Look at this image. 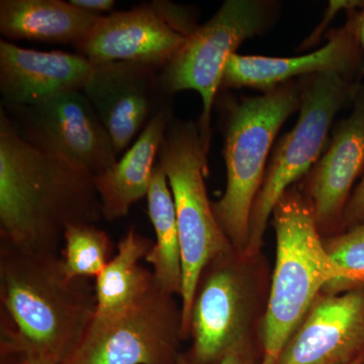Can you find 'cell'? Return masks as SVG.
I'll list each match as a JSON object with an SVG mask.
<instances>
[{
  "label": "cell",
  "mask_w": 364,
  "mask_h": 364,
  "mask_svg": "<svg viewBox=\"0 0 364 364\" xmlns=\"http://www.w3.org/2000/svg\"><path fill=\"white\" fill-rule=\"evenodd\" d=\"M93 176L26 142L0 109V243L59 254L68 227L102 219Z\"/></svg>",
  "instance_id": "1"
},
{
  "label": "cell",
  "mask_w": 364,
  "mask_h": 364,
  "mask_svg": "<svg viewBox=\"0 0 364 364\" xmlns=\"http://www.w3.org/2000/svg\"><path fill=\"white\" fill-rule=\"evenodd\" d=\"M0 348L66 364L97 309L88 279H69L59 254L0 243Z\"/></svg>",
  "instance_id": "2"
},
{
  "label": "cell",
  "mask_w": 364,
  "mask_h": 364,
  "mask_svg": "<svg viewBox=\"0 0 364 364\" xmlns=\"http://www.w3.org/2000/svg\"><path fill=\"white\" fill-rule=\"evenodd\" d=\"M272 219L277 255L261 322L260 364L277 363L287 341L328 284L349 287L364 282L330 257L312 205L296 184L277 203Z\"/></svg>",
  "instance_id": "3"
},
{
  "label": "cell",
  "mask_w": 364,
  "mask_h": 364,
  "mask_svg": "<svg viewBox=\"0 0 364 364\" xmlns=\"http://www.w3.org/2000/svg\"><path fill=\"white\" fill-rule=\"evenodd\" d=\"M219 97V95H218ZM301 80H291L257 97L220 93L227 186L212 202L215 219L241 256L249 241L250 218L259 193L273 144L287 119L301 107Z\"/></svg>",
  "instance_id": "4"
},
{
  "label": "cell",
  "mask_w": 364,
  "mask_h": 364,
  "mask_svg": "<svg viewBox=\"0 0 364 364\" xmlns=\"http://www.w3.org/2000/svg\"><path fill=\"white\" fill-rule=\"evenodd\" d=\"M208 151L198 124L172 117L157 162L168 181L181 240L182 337L189 338V316L203 268L221 254L234 250L215 219L205 177Z\"/></svg>",
  "instance_id": "5"
},
{
  "label": "cell",
  "mask_w": 364,
  "mask_h": 364,
  "mask_svg": "<svg viewBox=\"0 0 364 364\" xmlns=\"http://www.w3.org/2000/svg\"><path fill=\"white\" fill-rule=\"evenodd\" d=\"M299 80L298 122L282 136L268 161L251 213L247 248L242 256L247 260L257 259L275 205L318 161L329 143L335 117L349 102H353L359 87L355 80L337 74H318Z\"/></svg>",
  "instance_id": "6"
},
{
  "label": "cell",
  "mask_w": 364,
  "mask_h": 364,
  "mask_svg": "<svg viewBox=\"0 0 364 364\" xmlns=\"http://www.w3.org/2000/svg\"><path fill=\"white\" fill-rule=\"evenodd\" d=\"M280 14L282 4L274 0H226L160 70V86L165 95L174 97L179 91L189 90L200 93L203 112L196 124L208 151L212 112L228 59L245 41L272 30Z\"/></svg>",
  "instance_id": "7"
},
{
  "label": "cell",
  "mask_w": 364,
  "mask_h": 364,
  "mask_svg": "<svg viewBox=\"0 0 364 364\" xmlns=\"http://www.w3.org/2000/svg\"><path fill=\"white\" fill-rule=\"evenodd\" d=\"M255 261L232 250L203 268L189 316L193 344L183 355L186 363L219 364L232 349L249 341L258 296Z\"/></svg>",
  "instance_id": "8"
},
{
  "label": "cell",
  "mask_w": 364,
  "mask_h": 364,
  "mask_svg": "<svg viewBox=\"0 0 364 364\" xmlns=\"http://www.w3.org/2000/svg\"><path fill=\"white\" fill-rule=\"evenodd\" d=\"M198 7L167 0L102 16L75 46L92 64L140 62L162 69L200 26Z\"/></svg>",
  "instance_id": "9"
},
{
  "label": "cell",
  "mask_w": 364,
  "mask_h": 364,
  "mask_svg": "<svg viewBox=\"0 0 364 364\" xmlns=\"http://www.w3.org/2000/svg\"><path fill=\"white\" fill-rule=\"evenodd\" d=\"M181 308L156 286L126 312L91 324L66 364H182Z\"/></svg>",
  "instance_id": "10"
},
{
  "label": "cell",
  "mask_w": 364,
  "mask_h": 364,
  "mask_svg": "<svg viewBox=\"0 0 364 364\" xmlns=\"http://www.w3.org/2000/svg\"><path fill=\"white\" fill-rule=\"evenodd\" d=\"M4 111L26 142L92 176L117 162L111 136L82 91Z\"/></svg>",
  "instance_id": "11"
},
{
  "label": "cell",
  "mask_w": 364,
  "mask_h": 364,
  "mask_svg": "<svg viewBox=\"0 0 364 364\" xmlns=\"http://www.w3.org/2000/svg\"><path fill=\"white\" fill-rule=\"evenodd\" d=\"M82 92L111 136L117 154L129 147L164 105L173 102L159 82L161 69L140 62L93 64Z\"/></svg>",
  "instance_id": "12"
},
{
  "label": "cell",
  "mask_w": 364,
  "mask_h": 364,
  "mask_svg": "<svg viewBox=\"0 0 364 364\" xmlns=\"http://www.w3.org/2000/svg\"><path fill=\"white\" fill-rule=\"evenodd\" d=\"M364 171V83L348 117L333 126L329 143L299 186L312 205L321 236L344 232L345 208Z\"/></svg>",
  "instance_id": "13"
},
{
  "label": "cell",
  "mask_w": 364,
  "mask_h": 364,
  "mask_svg": "<svg viewBox=\"0 0 364 364\" xmlns=\"http://www.w3.org/2000/svg\"><path fill=\"white\" fill-rule=\"evenodd\" d=\"M363 354L364 282L318 294L277 364H346Z\"/></svg>",
  "instance_id": "14"
},
{
  "label": "cell",
  "mask_w": 364,
  "mask_h": 364,
  "mask_svg": "<svg viewBox=\"0 0 364 364\" xmlns=\"http://www.w3.org/2000/svg\"><path fill=\"white\" fill-rule=\"evenodd\" d=\"M327 43L312 53L289 58L233 54L223 74L221 90L253 88L267 92L291 80L337 74L350 80L363 69V52L352 11L343 26L327 33Z\"/></svg>",
  "instance_id": "15"
},
{
  "label": "cell",
  "mask_w": 364,
  "mask_h": 364,
  "mask_svg": "<svg viewBox=\"0 0 364 364\" xmlns=\"http://www.w3.org/2000/svg\"><path fill=\"white\" fill-rule=\"evenodd\" d=\"M93 66L78 53L25 49L1 39V107H31L60 93L82 91Z\"/></svg>",
  "instance_id": "16"
},
{
  "label": "cell",
  "mask_w": 364,
  "mask_h": 364,
  "mask_svg": "<svg viewBox=\"0 0 364 364\" xmlns=\"http://www.w3.org/2000/svg\"><path fill=\"white\" fill-rule=\"evenodd\" d=\"M173 114V102L152 117L138 139L111 168L93 176L102 217L116 221L126 217L134 203L147 196L155 160Z\"/></svg>",
  "instance_id": "17"
},
{
  "label": "cell",
  "mask_w": 364,
  "mask_h": 364,
  "mask_svg": "<svg viewBox=\"0 0 364 364\" xmlns=\"http://www.w3.org/2000/svg\"><path fill=\"white\" fill-rule=\"evenodd\" d=\"M100 18L63 0L0 1V33L6 40L41 41L75 47Z\"/></svg>",
  "instance_id": "18"
},
{
  "label": "cell",
  "mask_w": 364,
  "mask_h": 364,
  "mask_svg": "<svg viewBox=\"0 0 364 364\" xmlns=\"http://www.w3.org/2000/svg\"><path fill=\"white\" fill-rule=\"evenodd\" d=\"M153 243L134 226L119 240L117 252L95 279L97 309L92 324H102L126 312L154 286L152 272L140 264Z\"/></svg>",
  "instance_id": "19"
},
{
  "label": "cell",
  "mask_w": 364,
  "mask_h": 364,
  "mask_svg": "<svg viewBox=\"0 0 364 364\" xmlns=\"http://www.w3.org/2000/svg\"><path fill=\"white\" fill-rule=\"evenodd\" d=\"M146 198L156 238L145 260L152 267L155 286L164 293L181 296V248L176 205L167 177L158 162Z\"/></svg>",
  "instance_id": "20"
},
{
  "label": "cell",
  "mask_w": 364,
  "mask_h": 364,
  "mask_svg": "<svg viewBox=\"0 0 364 364\" xmlns=\"http://www.w3.org/2000/svg\"><path fill=\"white\" fill-rule=\"evenodd\" d=\"M63 242L60 259L64 275L69 279H97L114 257L111 237L95 224L67 228Z\"/></svg>",
  "instance_id": "21"
},
{
  "label": "cell",
  "mask_w": 364,
  "mask_h": 364,
  "mask_svg": "<svg viewBox=\"0 0 364 364\" xmlns=\"http://www.w3.org/2000/svg\"><path fill=\"white\" fill-rule=\"evenodd\" d=\"M323 244L337 264L364 282V224L324 237Z\"/></svg>",
  "instance_id": "22"
},
{
  "label": "cell",
  "mask_w": 364,
  "mask_h": 364,
  "mask_svg": "<svg viewBox=\"0 0 364 364\" xmlns=\"http://www.w3.org/2000/svg\"><path fill=\"white\" fill-rule=\"evenodd\" d=\"M360 9H364L363 0H331L324 11L322 21L316 26L315 30L301 42L298 51L312 49L318 46L322 40L323 36L325 33L327 35L330 23L338 16L340 11H346L348 14L350 11H360Z\"/></svg>",
  "instance_id": "23"
},
{
  "label": "cell",
  "mask_w": 364,
  "mask_h": 364,
  "mask_svg": "<svg viewBox=\"0 0 364 364\" xmlns=\"http://www.w3.org/2000/svg\"><path fill=\"white\" fill-rule=\"evenodd\" d=\"M364 224V176L352 191L343 215L344 231Z\"/></svg>",
  "instance_id": "24"
},
{
  "label": "cell",
  "mask_w": 364,
  "mask_h": 364,
  "mask_svg": "<svg viewBox=\"0 0 364 364\" xmlns=\"http://www.w3.org/2000/svg\"><path fill=\"white\" fill-rule=\"evenodd\" d=\"M70 4L86 13L102 16L105 13H111L116 6L114 0H70Z\"/></svg>",
  "instance_id": "25"
},
{
  "label": "cell",
  "mask_w": 364,
  "mask_h": 364,
  "mask_svg": "<svg viewBox=\"0 0 364 364\" xmlns=\"http://www.w3.org/2000/svg\"><path fill=\"white\" fill-rule=\"evenodd\" d=\"M219 364H255L251 354L250 340L232 349Z\"/></svg>",
  "instance_id": "26"
},
{
  "label": "cell",
  "mask_w": 364,
  "mask_h": 364,
  "mask_svg": "<svg viewBox=\"0 0 364 364\" xmlns=\"http://www.w3.org/2000/svg\"><path fill=\"white\" fill-rule=\"evenodd\" d=\"M0 364H55L48 361L28 358L20 352L0 348Z\"/></svg>",
  "instance_id": "27"
},
{
  "label": "cell",
  "mask_w": 364,
  "mask_h": 364,
  "mask_svg": "<svg viewBox=\"0 0 364 364\" xmlns=\"http://www.w3.org/2000/svg\"><path fill=\"white\" fill-rule=\"evenodd\" d=\"M352 16H353L354 23H355V30L356 33H358L359 43H360L361 48H363V73H364V9L352 11Z\"/></svg>",
  "instance_id": "28"
},
{
  "label": "cell",
  "mask_w": 364,
  "mask_h": 364,
  "mask_svg": "<svg viewBox=\"0 0 364 364\" xmlns=\"http://www.w3.org/2000/svg\"><path fill=\"white\" fill-rule=\"evenodd\" d=\"M346 364H363V361H353V363Z\"/></svg>",
  "instance_id": "29"
},
{
  "label": "cell",
  "mask_w": 364,
  "mask_h": 364,
  "mask_svg": "<svg viewBox=\"0 0 364 364\" xmlns=\"http://www.w3.org/2000/svg\"><path fill=\"white\" fill-rule=\"evenodd\" d=\"M182 364H186V363H184V359H183V363H182Z\"/></svg>",
  "instance_id": "30"
}]
</instances>
